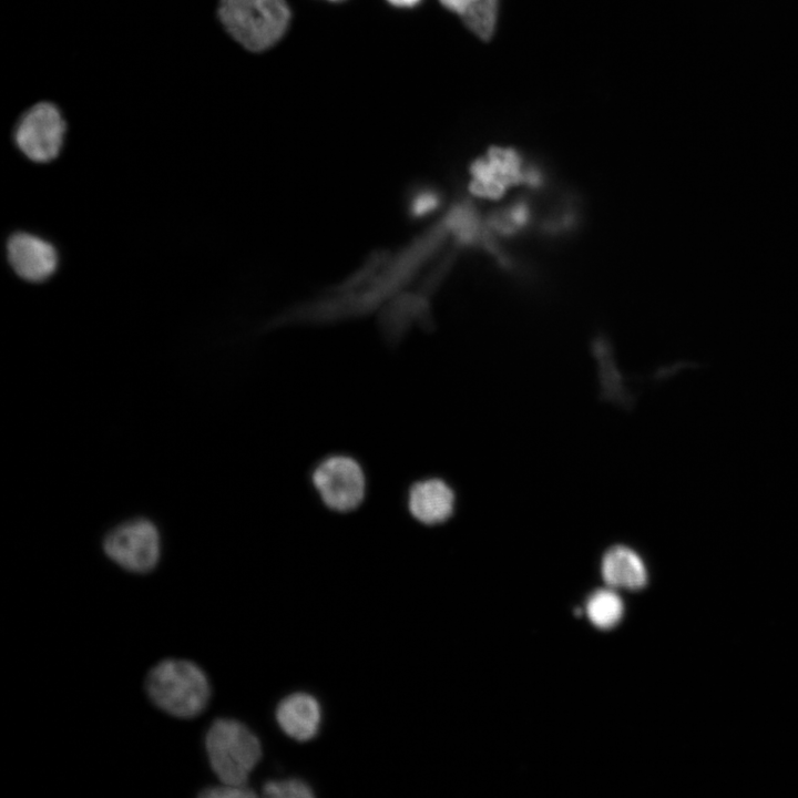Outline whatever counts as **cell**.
<instances>
[{"label":"cell","instance_id":"13","mask_svg":"<svg viewBox=\"0 0 798 798\" xmlns=\"http://www.w3.org/2000/svg\"><path fill=\"white\" fill-rule=\"evenodd\" d=\"M263 795L275 798H310L314 797L311 787L301 779L288 778L269 780L263 786Z\"/></svg>","mask_w":798,"mask_h":798},{"label":"cell","instance_id":"2","mask_svg":"<svg viewBox=\"0 0 798 798\" xmlns=\"http://www.w3.org/2000/svg\"><path fill=\"white\" fill-rule=\"evenodd\" d=\"M144 688L158 709L182 719L201 715L212 696L205 672L183 658H165L155 664L146 674Z\"/></svg>","mask_w":798,"mask_h":798},{"label":"cell","instance_id":"12","mask_svg":"<svg viewBox=\"0 0 798 798\" xmlns=\"http://www.w3.org/2000/svg\"><path fill=\"white\" fill-rule=\"evenodd\" d=\"M623 612L622 598L611 589L594 592L586 604L590 621L601 630L614 627L621 621Z\"/></svg>","mask_w":798,"mask_h":798},{"label":"cell","instance_id":"17","mask_svg":"<svg viewBox=\"0 0 798 798\" xmlns=\"http://www.w3.org/2000/svg\"><path fill=\"white\" fill-rule=\"evenodd\" d=\"M390 6L398 9H413L423 0H386Z\"/></svg>","mask_w":798,"mask_h":798},{"label":"cell","instance_id":"9","mask_svg":"<svg viewBox=\"0 0 798 798\" xmlns=\"http://www.w3.org/2000/svg\"><path fill=\"white\" fill-rule=\"evenodd\" d=\"M407 504L415 520L426 525H437L452 515L454 493L441 479H424L410 487Z\"/></svg>","mask_w":798,"mask_h":798},{"label":"cell","instance_id":"6","mask_svg":"<svg viewBox=\"0 0 798 798\" xmlns=\"http://www.w3.org/2000/svg\"><path fill=\"white\" fill-rule=\"evenodd\" d=\"M311 482L323 503L335 512L354 511L365 499L364 470L348 456L335 454L321 460L311 473Z\"/></svg>","mask_w":798,"mask_h":798},{"label":"cell","instance_id":"14","mask_svg":"<svg viewBox=\"0 0 798 798\" xmlns=\"http://www.w3.org/2000/svg\"><path fill=\"white\" fill-rule=\"evenodd\" d=\"M255 796L256 792L247 785H231L225 782L206 787L198 794V797L202 798H250Z\"/></svg>","mask_w":798,"mask_h":798},{"label":"cell","instance_id":"1","mask_svg":"<svg viewBox=\"0 0 798 798\" xmlns=\"http://www.w3.org/2000/svg\"><path fill=\"white\" fill-rule=\"evenodd\" d=\"M450 235H453V226L446 214L426 234L389 259L382 268H376L372 276L362 273L357 276L356 280L359 283L352 282L338 294L307 305L286 319L320 323L369 311L402 287Z\"/></svg>","mask_w":798,"mask_h":798},{"label":"cell","instance_id":"11","mask_svg":"<svg viewBox=\"0 0 798 798\" xmlns=\"http://www.w3.org/2000/svg\"><path fill=\"white\" fill-rule=\"evenodd\" d=\"M602 576L612 589L640 590L647 582V571L641 556L632 549L616 545L602 560Z\"/></svg>","mask_w":798,"mask_h":798},{"label":"cell","instance_id":"7","mask_svg":"<svg viewBox=\"0 0 798 798\" xmlns=\"http://www.w3.org/2000/svg\"><path fill=\"white\" fill-rule=\"evenodd\" d=\"M64 134L65 122L60 110L53 103L40 102L19 119L14 141L28 158L44 163L58 156Z\"/></svg>","mask_w":798,"mask_h":798},{"label":"cell","instance_id":"4","mask_svg":"<svg viewBox=\"0 0 798 798\" xmlns=\"http://www.w3.org/2000/svg\"><path fill=\"white\" fill-rule=\"evenodd\" d=\"M208 764L221 782L247 785L263 755L258 737L243 723L217 718L205 734Z\"/></svg>","mask_w":798,"mask_h":798},{"label":"cell","instance_id":"15","mask_svg":"<svg viewBox=\"0 0 798 798\" xmlns=\"http://www.w3.org/2000/svg\"><path fill=\"white\" fill-rule=\"evenodd\" d=\"M481 0H439L441 6L459 16L464 17Z\"/></svg>","mask_w":798,"mask_h":798},{"label":"cell","instance_id":"3","mask_svg":"<svg viewBox=\"0 0 798 798\" xmlns=\"http://www.w3.org/2000/svg\"><path fill=\"white\" fill-rule=\"evenodd\" d=\"M218 18L243 48L264 52L286 35L293 12L287 0H221Z\"/></svg>","mask_w":798,"mask_h":798},{"label":"cell","instance_id":"10","mask_svg":"<svg viewBox=\"0 0 798 798\" xmlns=\"http://www.w3.org/2000/svg\"><path fill=\"white\" fill-rule=\"evenodd\" d=\"M275 716L278 726L287 736L297 741H307L318 734L321 709L313 695L297 692L279 702Z\"/></svg>","mask_w":798,"mask_h":798},{"label":"cell","instance_id":"8","mask_svg":"<svg viewBox=\"0 0 798 798\" xmlns=\"http://www.w3.org/2000/svg\"><path fill=\"white\" fill-rule=\"evenodd\" d=\"M8 259L18 276L39 283L48 279L57 269L58 254L49 242L29 234L16 233L9 238Z\"/></svg>","mask_w":798,"mask_h":798},{"label":"cell","instance_id":"18","mask_svg":"<svg viewBox=\"0 0 798 798\" xmlns=\"http://www.w3.org/2000/svg\"><path fill=\"white\" fill-rule=\"evenodd\" d=\"M326 1L338 3V2L346 1V0H326Z\"/></svg>","mask_w":798,"mask_h":798},{"label":"cell","instance_id":"5","mask_svg":"<svg viewBox=\"0 0 798 798\" xmlns=\"http://www.w3.org/2000/svg\"><path fill=\"white\" fill-rule=\"evenodd\" d=\"M102 548L111 561L137 574L151 572L161 556L158 530L153 522L142 518L114 526L104 536Z\"/></svg>","mask_w":798,"mask_h":798},{"label":"cell","instance_id":"16","mask_svg":"<svg viewBox=\"0 0 798 798\" xmlns=\"http://www.w3.org/2000/svg\"><path fill=\"white\" fill-rule=\"evenodd\" d=\"M437 204L438 200L436 195L433 196V194H426L417 201L415 211L418 214L423 213L432 209Z\"/></svg>","mask_w":798,"mask_h":798}]
</instances>
